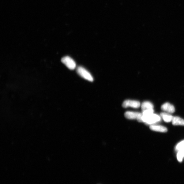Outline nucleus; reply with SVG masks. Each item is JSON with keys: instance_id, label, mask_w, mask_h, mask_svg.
Wrapping results in <instances>:
<instances>
[{"instance_id": "423d86ee", "label": "nucleus", "mask_w": 184, "mask_h": 184, "mask_svg": "<svg viewBox=\"0 0 184 184\" xmlns=\"http://www.w3.org/2000/svg\"><path fill=\"white\" fill-rule=\"evenodd\" d=\"M141 113L133 111H127L125 113V116L129 119H137Z\"/></svg>"}, {"instance_id": "20e7f679", "label": "nucleus", "mask_w": 184, "mask_h": 184, "mask_svg": "<svg viewBox=\"0 0 184 184\" xmlns=\"http://www.w3.org/2000/svg\"><path fill=\"white\" fill-rule=\"evenodd\" d=\"M140 102L135 100H126L123 102L122 104V107L124 108L131 107L134 108H138L140 107Z\"/></svg>"}, {"instance_id": "39448f33", "label": "nucleus", "mask_w": 184, "mask_h": 184, "mask_svg": "<svg viewBox=\"0 0 184 184\" xmlns=\"http://www.w3.org/2000/svg\"><path fill=\"white\" fill-rule=\"evenodd\" d=\"M161 109L170 113H173L175 111V108L173 105L169 103H166L163 104L161 107Z\"/></svg>"}, {"instance_id": "7ed1b4c3", "label": "nucleus", "mask_w": 184, "mask_h": 184, "mask_svg": "<svg viewBox=\"0 0 184 184\" xmlns=\"http://www.w3.org/2000/svg\"><path fill=\"white\" fill-rule=\"evenodd\" d=\"M61 61L70 70H74L76 68V63L70 57L67 56L63 57L61 60Z\"/></svg>"}, {"instance_id": "0eeeda50", "label": "nucleus", "mask_w": 184, "mask_h": 184, "mask_svg": "<svg viewBox=\"0 0 184 184\" xmlns=\"http://www.w3.org/2000/svg\"><path fill=\"white\" fill-rule=\"evenodd\" d=\"M150 128L152 130L161 132H166L167 131V128L162 126L151 125Z\"/></svg>"}, {"instance_id": "1a4fd4ad", "label": "nucleus", "mask_w": 184, "mask_h": 184, "mask_svg": "<svg viewBox=\"0 0 184 184\" xmlns=\"http://www.w3.org/2000/svg\"><path fill=\"white\" fill-rule=\"evenodd\" d=\"M160 115L163 119L167 122H172L174 117L171 115L165 113H161Z\"/></svg>"}, {"instance_id": "6e6552de", "label": "nucleus", "mask_w": 184, "mask_h": 184, "mask_svg": "<svg viewBox=\"0 0 184 184\" xmlns=\"http://www.w3.org/2000/svg\"><path fill=\"white\" fill-rule=\"evenodd\" d=\"M153 104L149 101L143 102L141 105V109L143 111L153 110Z\"/></svg>"}, {"instance_id": "9b49d317", "label": "nucleus", "mask_w": 184, "mask_h": 184, "mask_svg": "<svg viewBox=\"0 0 184 184\" xmlns=\"http://www.w3.org/2000/svg\"><path fill=\"white\" fill-rule=\"evenodd\" d=\"M177 154V159L179 162H182L184 157V151L180 150L178 151Z\"/></svg>"}, {"instance_id": "f257e3e1", "label": "nucleus", "mask_w": 184, "mask_h": 184, "mask_svg": "<svg viewBox=\"0 0 184 184\" xmlns=\"http://www.w3.org/2000/svg\"><path fill=\"white\" fill-rule=\"evenodd\" d=\"M153 110L143 111V122L147 124H153L159 122L161 120V118L157 115L153 113Z\"/></svg>"}, {"instance_id": "9d476101", "label": "nucleus", "mask_w": 184, "mask_h": 184, "mask_svg": "<svg viewBox=\"0 0 184 184\" xmlns=\"http://www.w3.org/2000/svg\"><path fill=\"white\" fill-rule=\"evenodd\" d=\"M172 124L174 126H184V120L179 117H174L172 121Z\"/></svg>"}, {"instance_id": "f03ea898", "label": "nucleus", "mask_w": 184, "mask_h": 184, "mask_svg": "<svg viewBox=\"0 0 184 184\" xmlns=\"http://www.w3.org/2000/svg\"><path fill=\"white\" fill-rule=\"evenodd\" d=\"M77 71V73L84 79L90 81H93V78L92 75L85 68L80 66L78 67Z\"/></svg>"}, {"instance_id": "f8f14e48", "label": "nucleus", "mask_w": 184, "mask_h": 184, "mask_svg": "<svg viewBox=\"0 0 184 184\" xmlns=\"http://www.w3.org/2000/svg\"><path fill=\"white\" fill-rule=\"evenodd\" d=\"M176 149L178 151L180 150L184 151V141L180 142L177 145Z\"/></svg>"}]
</instances>
